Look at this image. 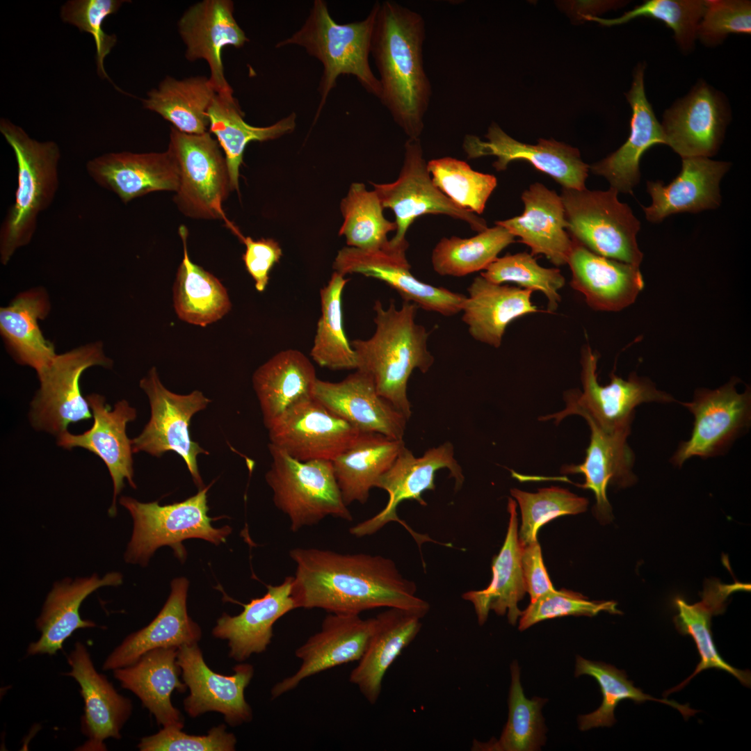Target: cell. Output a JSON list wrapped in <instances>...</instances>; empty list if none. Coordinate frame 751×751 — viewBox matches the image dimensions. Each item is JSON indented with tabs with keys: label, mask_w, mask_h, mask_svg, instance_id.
I'll list each match as a JSON object with an SVG mask.
<instances>
[{
	"label": "cell",
	"mask_w": 751,
	"mask_h": 751,
	"mask_svg": "<svg viewBox=\"0 0 751 751\" xmlns=\"http://www.w3.org/2000/svg\"><path fill=\"white\" fill-rule=\"evenodd\" d=\"M296 565L291 597L296 608L357 614L377 608H398L423 617L429 603L417 595L390 558L366 554H343L316 548H293Z\"/></svg>",
	"instance_id": "obj_1"
},
{
	"label": "cell",
	"mask_w": 751,
	"mask_h": 751,
	"mask_svg": "<svg viewBox=\"0 0 751 751\" xmlns=\"http://www.w3.org/2000/svg\"><path fill=\"white\" fill-rule=\"evenodd\" d=\"M421 15L392 1L379 2L371 53L380 74V100L408 138H419L432 89L423 60Z\"/></svg>",
	"instance_id": "obj_2"
},
{
	"label": "cell",
	"mask_w": 751,
	"mask_h": 751,
	"mask_svg": "<svg viewBox=\"0 0 751 751\" xmlns=\"http://www.w3.org/2000/svg\"><path fill=\"white\" fill-rule=\"evenodd\" d=\"M419 308L404 301L398 309L394 300L385 308L377 300L374 334L368 339L350 342L357 358L356 370L366 373L378 393L407 419L412 415L407 391L410 377L414 369L426 373L435 360L428 349L429 332L415 322Z\"/></svg>",
	"instance_id": "obj_3"
},
{
	"label": "cell",
	"mask_w": 751,
	"mask_h": 751,
	"mask_svg": "<svg viewBox=\"0 0 751 751\" xmlns=\"http://www.w3.org/2000/svg\"><path fill=\"white\" fill-rule=\"evenodd\" d=\"M379 1L363 20L339 24L331 17L327 3L315 0L303 25L276 47L298 45L323 65L318 91L320 101L315 115L319 116L331 90L342 74L354 76L366 92L378 99L381 86L369 60L373 31Z\"/></svg>",
	"instance_id": "obj_4"
},
{
	"label": "cell",
	"mask_w": 751,
	"mask_h": 751,
	"mask_svg": "<svg viewBox=\"0 0 751 751\" xmlns=\"http://www.w3.org/2000/svg\"><path fill=\"white\" fill-rule=\"evenodd\" d=\"M0 132L13 150L17 172L15 200L0 229V261L6 265L31 241L40 214L55 198L60 151L55 142L36 140L5 118L0 120Z\"/></svg>",
	"instance_id": "obj_5"
},
{
	"label": "cell",
	"mask_w": 751,
	"mask_h": 751,
	"mask_svg": "<svg viewBox=\"0 0 751 751\" xmlns=\"http://www.w3.org/2000/svg\"><path fill=\"white\" fill-rule=\"evenodd\" d=\"M210 486H204L183 501L165 506L158 501L142 503L129 496H121L120 503L129 511L134 522L125 561L145 566L155 551L163 546L172 547L177 558L184 561L186 551L182 542L186 539L200 538L216 545L225 542L232 528L212 526L214 518L207 514Z\"/></svg>",
	"instance_id": "obj_6"
},
{
	"label": "cell",
	"mask_w": 751,
	"mask_h": 751,
	"mask_svg": "<svg viewBox=\"0 0 751 751\" xmlns=\"http://www.w3.org/2000/svg\"><path fill=\"white\" fill-rule=\"evenodd\" d=\"M268 447L272 462L265 479L275 506L289 517L291 531L316 525L328 516L353 520L332 461H300L270 443Z\"/></svg>",
	"instance_id": "obj_7"
},
{
	"label": "cell",
	"mask_w": 751,
	"mask_h": 751,
	"mask_svg": "<svg viewBox=\"0 0 751 751\" xmlns=\"http://www.w3.org/2000/svg\"><path fill=\"white\" fill-rule=\"evenodd\" d=\"M607 191L563 188L566 229L572 239L605 257L639 266L643 254L636 235L640 223L630 207Z\"/></svg>",
	"instance_id": "obj_8"
},
{
	"label": "cell",
	"mask_w": 751,
	"mask_h": 751,
	"mask_svg": "<svg viewBox=\"0 0 751 751\" xmlns=\"http://www.w3.org/2000/svg\"><path fill=\"white\" fill-rule=\"evenodd\" d=\"M178 168L175 202L186 216L222 219L242 241L244 236L227 218L222 204L231 191L225 158L209 132L188 134L171 127L167 150Z\"/></svg>",
	"instance_id": "obj_9"
},
{
	"label": "cell",
	"mask_w": 751,
	"mask_h": 751,
	"mask_svg": "<svg viewBox=\"0 0 751 751\" xmlns=\"http://www.w3.org/2000/svg\"><path fill=\"white\" fill-rule=\"evenodd\" d=\"M599 355L589 346L581 353V379L583 391H567L564 396L565 408L552 414L541 417L540 421L555 419L558 424L571 414H586L601 428L607 431L631 429L635 408L645 403H671L675 401L669 394L659 390L647 378L636 373L627 380L611 373L609 384L602 386L597 380V366Z\"/></svg>",
	"instance_id": "obj_10"
},
{
	"label": "cell",
	"mask_w": 751,
	"mask_h": 751,
	"mask_svg": "<svg viewBox=\"0 0 751 751\" xmlns=\"http://www.w3.org/2000/svg\"><path fill=\"white\" fill-rule=\"evenodd\" d=\"M140 387L149 398L151 417L142 433L131 439L133 453L143 451L155 457L168 451L177 453L194 483L199 490L203 488L197 457L209 452L191 439L189 425L193 416L211 401L198 390L186 395L170 391L161 383L155 367L140 380Z\"/></svg>",
	"instance_id": "obj_11"
},
{
	"label": "cell",
	"mask_w": 751,
	"mask_h": 751,
	"mask_svg": "<svg viewBox=\"0 0 751 751\" xmlns=\"http://www.w3.org/2000/svg\"><path fill=\"white\" fill-rule=\"evenodd\" d=\"M447 469L453 478L455 490H459L464 483L462 469L454 457L453 445L446 442L429 449L420 457H416L405 446L402 449L389 469L378 479L376 487L386 491L389 496L385 507L373 517L350 528L356 537L371 535L387 524L396 522L401 524L414 538L421 549V544L435 542L427 535L412 530L397 515L398 506L405 500H414L422 506L427 503L422 497L426 491L435 490V476L438 470Z\"/></svg>",
	"instance_id": "obj_12"
},
{
	"label": "cell",
	"mask_w": 751,
	"mask_h": 751,
	"mask_svg": "<svg viewBox=\"0 0 751 751\" xmlns=\"http://www.w3.org/2000/svg\"><path fill=\"white\" fill-rule=\"evenodd\" d=\"M111 365L112 360L106 356L100 341L57 355L37 373L40 387L31 403L33 426L58 435L70 424L90 419V407L79 387L81 376L91 366L109 368Z\"/></svg>",
	"instance_id": "obj_13"
},
{
	"label": "cell",
	"mask_w": 751,
	"mask_h": 751,
	"mask_svg": "<svg viewBox=\"0 0 751 751\" xmlns=\"http://www.w3.org/2000/svg\"><path fill=\"white\" fill-rule=\"evenodd\" d=\"M371 184L383 208L394 213L396 230L389 240L393 244L406 240L407 229L416 218L428 214L444 215L464 221L478 233L487 228L483 218L456 205L435 185L420 138L406 140L403 166L396 181Z\"/></svg>",
	"instance_id": "obj_14"
},
{
	"label": "cell",
	"mask_w": 751,
	"mask_h": 751,
	"mask_svg": "<svg viewBox=\"0 0 751 751\" xmlns=\"http://www.w3.org/2000/svg\"><path fill=\"white\" fill-rule=\"evenodd\" d=\"M738 379L715 389H699L690 402H680L694 416L691 437L671 458L679 467L693 457L708 458L725 453L746 431L751 420V393L738 392Z\"/></svg>",
	"instance_id": "obj_15"
},
{
	"label": "cell",
	"mask_w": 751,
	"mask_h": 751,
	"mask_svg": "<svg viewBox=\"0 0 751 751\" xmlns=\"http://www.w3.org/2000/svg\"><path fill=\"white\" fill-rule=\"evenodd\" d=\"M406 240L369 249L344 247L333 262L334 270L343 275L360 273L380 280L395 289L405 302L445 316L461 312L466 296L419 280L411 273Z\"/></svg>",
	"instance_id": "obj_16"
},
{
	"label": "cell",
	"mask_w": 751,
	"mask_h": 751,
	"mask_svg": "<svg viewBox=\"0 0 751 751\" xmlns=\"http://www.w3.org/2000/svg\"><path fill=\"white\" fill-rule=\"evenodd\" d=\"M266 428L270 444L300 461H332L360 433L314 398L291 407Z\"/></svg>",
	"instance_id": "obj_17"
},
{
	"label": "cell",
	"mask_w": 751,
	"mask_h": 751,
	"mask_svg": "<svg viewBox=\"0 0 751 751\" xmlns=\"http://www.w3.org/2000/svg\"><path fill=\"white\" fill-rule=\"evenodd\" d=\"M177 662L183 681L190 690L184 706L191 717L216 711L232 727L252 720V710L244 695L254 675L252 665H236L232 675L216 673L206 664L197 643L179 647Z\"/></svg>",
	"instance_id": "obj_18"
},
{
	"label": "cell",
	"mask_w": 751,
	"mask_h": 751,
	"mask_svg": "<svg viewBox=\"0 0 751 751\" xmlns=\"http://www.w3.org/2000/svg\"><path fill=\"white\" fill-rule=\"evenodd\" d=\"M487 141L474 135H467L462 149L469 159L485 156H496L492 165L497 171L505 170L514 161L529 162L535 168L552 177L563 188L582 190L588 175L578 149L554 139L540 138L537 145L517 141L492 123L485 135Z\"/></svg>",
	"instance_id": "obj_19"
},
{
	"label": "cell",
	"mask_w": 751,
	"mask_h": 751,
	"mask_svg": "<svg viewBox=\"0 0 751 751\" xmlns=\"http://www.w3.org/2000/svg\"><path fill=\"white\" fill-rule=\"evenodd\" d=\"M729 120L725 99L704 82L665 111L661 127L665 144L682 159L717 152Z\"/></svg>",
	"instance_id": "obj_20"
},
{
	"label": "cell",
	"mask_w": 751,
	"mask_h": 751,
	"mask_svg": "<svg viewBox=\"0 0 751 751\" xmlns=\"http://www.w3.org/2000/svg\"><path fill=\"white\" fill-rule=\"evenodd\" d=\"M86 398L92 411V426L80 435L64 431L57 435L58 445L67 449H86L106 464L113 485V498L108 514L114 517L117 513L116 499L124 486V480L136 488L134 481L131 439L126 433L127 423L136 418V410L125 400L117 402L111 410L103 396L92 394Z\"/></svg>",
	"instance_id": "obj_21"
},
{
	"label": "cell",
	"mask_w": 751,
	"mask_h": 751,
	"mask_svg": "<svg viewBox=\"0 0 751 751\" xmlns=\"http://www.w3.org/2000/svg\"><path fill=\"white\" fill-rule=\"evenodd\" d=\"M67 660L71 670L64 675L78 683L84 702L81 731L87 740L77 750H106L105 740L121 738V730L131 715V700L119 694L106 676L96 670L81 642L74 644Z\"/></svg>",
	"instance_id": "obj_22"
},
{
	"label": "cell",
	"mask_w": 751,
	"mask_h": 751,
	"mask_svg": "<svg viewBox=\"0 0 751 751\" xmlns=\"http://www.w3.org/2000/svg\"><path fill=\"white\" fill-rule=\"evenodd\" d=\"M374 626V617L362 619L357 614L330 613L321 629L295 651L300 668L277 682L272 697L295 689L304 679L336 666L359 661L364 654Z\"/></svg>",
	"instance_id": "obj_23"
},
{
	"label": "cell",
	"mask_w": 751,
	"mask_h": 751,
	"mask_svg": "<svg viewBox=\"0 0 751 751\" xmlns=\"http://www.w3.org/2000/svg\"><path fill=\"white\" fill-rule=\"evenodd\" d=\"M179 33L186 45V58L203 59L210 70L209 78L216 93L233 95L222 61L226 46L243 47L249 40L234 17V3L229 0H204L191 6L178 23Z\"/></svg>",
	"instance_id": "obj_24"
},
{
	"label": "cell",
	"mask_w": 751,
	"mask_h": 751,
	"mask_svg": "<svg viewBox=\"0 0 751 751\" xmlns=\"http://www.w3.org/2000/svg\"><path fill=\"white\" fill-rule=\"evenodd\" d=\"M313 398L360 432L403 439L407 419L377 391L371 378L360 370L339 382L317 379Z\"/></svg>",
	"instance_id": "obj_25"
},
{
	"label": "cell",
	"mask_w": 751,
	"mask_h": 751,
	"mask_svg": "<svg viewBox=\"0 0 751 751\" xmlns=\"http://www.w3.org/2000/svg\"><path fill=\"white\" fill-rule=\"evenodd\" d=\"M583 417L590 430V444L584 461L579 465H565L564 474H581L585 483L578 486L593 492L596 504L595 514L602 523L612 520V508L606 490L611 484L619 487L631 486L636 481L633 472L635 455L627 443L631 429L609 432L601 428L589 416Z\"/></svg>",
	"instance_id": "obj_26"
},
{
	"label": "cell",
	"mask_w": 751,
	"mask_h": 751,
	"mask_svg": "<svg viewBox=\"0 0 751 751\" xmlns=\"http://www.w3.org/2000/svg\"><path fill=\"white\" fill-rule=\"evenodd\" d=\"M89 177L124 203L160 191L177 192L179 177L170 152L106 153L86 165Z\"/></svg>",
	"instance_id": "obj_27"
},
{
	"label": "cell",
	"mask_w": 751,
	"mask_h": 751,
	"mask_svg": "<svg viewBox=\"0 0 751 751\" xmlns=\"http://www.w3.org/2000/svg\"><path fill=\"white\" fill-rule=\"evenodd\" d=\"M567 264L572 272L570 286L597 311L626 308L645 286L639 266L599 255L575 241Z\"/></svg>",
	"instance_id": "obj_28"
},
{
	"label": "cell",
	"mask_w": 751,
	"mask_h": 751,
	"mask_svg": "<svg viewBox=\"0 0 751 751\" xmlns=\"http://www.w3.org/2000/svg\"><path fill=\"white\" fill-rule=\"evenodd\" d=\"M122 583V575L116 572H108L103 577L95 574L87 577L67 578L56 581L35 620L40 636L36 641L30 643L27 654L54 655L76 630L96 627L93 621L81 617L79 609L82 602L99 588L118 586Z\"/></svg>",
	"instance_id": "obj_29"
},
{
	"label": "cell",
	"mask_w": 751,
	"mask_h": 751,
	"mask_svg": "<svg viewBox=\"0 0 751 751\" xmlns=\"http://www.w3.org/2000/svg\"><path fill=\"white\" fill-rule=\"evenodd\" d=\"M730 163L706 157L682 159L679 174L668 185L661 181H647L652 204L643 207L646 218L660 223L681 212L697 213L714 209L721 202L719 184Z\"/></svg>",
	"instance_id": "obj_30"
},
{
	"label": "cell",
	"mask_w": 751,
	"mask_h": 751,
	"mask_svg": "<svg viewBox=\"0 0 751 751\" xmlns=\"http://www.w3.org/2000/svg\"><path fill=\"white\" fill-rule=\"evenodd\" d=\"M522 214L495 222L505 227L531 249V255H543L556 266L567 264L574 241L566 229L565 209L560 195L536 182L524 191Z\"/></svg>",
	"instance_id": "obj_31"
},
{
	"label": "cell",
	"mask_w": 751,
	"mask_h": 751,
	"mask_svg": "<svg viewBox=\"0 0 751 751\" xmlns=\"http://www.w3.org/2000/svg\"><path fill=\"white\" fill-rule=\"evenodd\" d=\"M170 587V594L156 617L144 628L127 636L106 657L102 670L130 665L154 649L179 648L198 643L201 629L187 612L188 581L184 577L175 579Z\"/></svg>",
	"instance_id": "obj_32"
},
{
	"label": "cell",
	"mask_w": 751,
	"mask_h": 751,
	"mask_svg": "<svg viewBox=\"0 0 751 751\" xmlns=\"http://www.w3.org/2000/svg\"><path fill=\"white\" fill-rule=\"evenodd\" d=\"M644 66L635 70L631 88L627 94L632 110L627 140L604 159L589 165L595 175L605 177L618 193H632L640 181L639 163L651 147L665 144L661 124L648 102L644 86Z\"/></svg>",
	"instance_id": "obj_33"
},
{
	"label": "cell",
	"mask_w": 751,
	"mask_h": 751,
	"mask_svg": "<svg viewBox=\"0 0 751 751\" xmlns=\"http://www.w3.org/2000/svg\"><path fill=\"white\" fill-rule=\"evenodd\" d=\"M292 579L289 576L279 585H268L264 596L241 604V613L235 616L223 613L217 620L212 633L215 638L228 640L231 658L243 662L253 654L266 651L275 622L296 608L291 597Z\"/></svg>",
	"instance_id": "obj_34"
},
{
	"label": "cell",
	"mask_w": 751,
	"mask_h": 751,
	"mask_svg": "<svg viewBox=\"0 0 751 751\" xmlns=\"http://www.w3.org/2000/svg\"><path fill=\"white\" fill-rule=\"evenodd\" d=\"M178 648H156L144 654L134 663L113 670V677L123 688L131 691L154 715L158 725L183 728L184 719L171 702L172 693H184L177 664Z\"/></svg>",
	"instance_id": "obj_35"
},
{
	"label": "cell",
	"mask_w": 751,
	"mask_h": 751,
	"mask_svg": "<svg viewBox=\"0 0 751 751\" xmlns=\"http://www.w3.org/2000/svg\"><path fill=\"white\" fill-rule=\"evenodd\" d=\"M422 617L410 611L388 608L374 617V626L366 647L349 675L371 704L378 701L384 677L403 649L419 633Z\"/></svg>",
	"instance_id": "obj_36"
},
{
	"label": "cell",
	"mask_w": 751,
	"mask_h": 751,
	"mask_svg": "<svg viewBox=\"0 0 751 751\" xmlns=\"http://www.w3.org/2000/svg\"><path fill=\"white\" fill-rule=\"evenodd\" d=\"M750 590V585L748 583L735 581L734 583L725 584L718 580L710 579L704 583L700 602L689 604L682 598L675 599V605L678 610V614L673 619L675 627L680 633L692 637L700 654V661L690 677L667 691L663 695L667 696L681 690L701 671L713 668L732 674L743 685L750 686V672L736 669L723 660L716 649L711 631L712 616L725 611L728 597L736 591Z\"/></svg>",
	"instance_id": "obj_37"
},
{
	"label": "cell",
	"mask_w": 751,
	"mask_h": 751,
	"mask_svg": "<svg viewBox=\"0 0 751 751\" xmlns=\"http://www.w3.org/2000/svg\"><path fill=\"white\" fill-rule=\"evenodd\" d=\"M462 319L476 341L499 348L514 320L540 312L531 302L533 291L495 284L481 275L467 288Z\"/></svg>",
	"instance_id": "obj_38"
},
{
	"label": "cell",
	"mask_w": 751,
	"mask_h": 751,
	"mask_svg": "<svg viewBox=\"0 0 751 751\" xmlns=\"http://www.w3.org/2000/svg\"><path fill=\"white\" fill-rule=\"evenodd\" d=\"M317 379L310 360L296 349L281 350L259 366L252 385L266 428L291 407L313 398Z\"/></svg>",
	"instance_id": "obj_39"
},
{
	"label": "cell",
	"mask_w": 751,
	"mask_h": 751,
	"mask_svg": "<svg viewBox=\"0 0 751 751\" xmlns=\"http://www.w3.org/2000/svg\"><path fill=\"white\" fill-rule=\"evenodd\" d=\"M516 508L515 501L508 498L510 518L507 533L501 549L492 559V578L490 584L483 590L468 591L462 596L473 604L480 625L486 622L491 610L499 615H503L508 611V620L512 625L516 624L522 613L517 604L523 599L526 589Z\"/></svg>",
	"instance_id": "obj_40"
},
{
	"label": "cell",
	"mask_w": 751,
	"mask_h": 751,
	"mask_svg": "<svg viewBox=\"0 0 751 751\" xmlns=\"http://www.w3.org/2000/svg\"><path fill=\"white\" fill-rule=\"evenodd\" d=\"M47 291L36 287L20 293L0 309V332L8 350L19 364L39 372L57 355L54 344L40 330L38 320L50 312Z\"/></svg>",
	"instance_id": "obj_41"
},
{
	"label": "cell",
	"mask_w": 751,
	"mask_h": 751,
	"mask_svg": "<svg viewBox=\"0 0 751 751\" xmlns=\"http://www.w3.org/2000/svg\"><path fill=\"white\" fill-rule=\"evenodd\" d=\"M405 446L378 433L360 432L353 444L339 454L332 465L343 500L348 506L353 502L365 503L370 490L392 465Z\"/></svg>",
	"instance_id": "obj_42"
},
{
	"label": "cell",
	"mask_w": 751,
	"mask_h": 751,
	"mask_svg": "<svg viewBox=\"0 0 751 751\" xmlns=\"http://www.w3.org/2000/svg\"><path fill=\"white\" fill-rule=\"evenodd\" d=\"M209 130L225 154L232 190H239V168L247 145L267 141L292 132L296 115L292 113L268 127H255L243 120V113L233 95L216 93L207 111Z\"/></svg>",
	"instance_id": "obj_43"
},
{
	"label": "cell",
	"mask_w": 751,
	"mask_h": 751,
	"mask_svg": "<svg viewBox=\"0 0 751 751\" xmlns=\"http://www.w3.org/2000/svg\"><path fill=\"white\" fill-rule=\"evenodd\" d=\"M179 233L183 242L184 257L173 286L174 307L183 321L205 327L227 314L232 303L220 281L190 259L188 232L184 225L179 227Z\"/></svg>",
	"instance_id": "obj_44"
},
{
	"label": "cell",
	"mask_w": 751,
	"mask_h": 751,
	"mask_svg": "<svg viewBox=\"0 0 751 751\" xmlns=\"http://www.w3.org/2000/svg\"><path fill=\"white\" fill-rule=\"evenodd\" d=\"M216 92L209 79L197 76L184 79L167 76L143 99L145 108L169 121L178 131L188 134L207 132V111Z\"/></svg>",
	"instance_id": "obj_45"
},
{
	"label": "cell",
	"mask_w": 751,
	"mask_h": 751,
	"mask_svg": "<svg viewBox=\"0 0 751 751\" xmlns=\"http://www.w3.org/2000/svg\"><path fill=\"white\" fill-rule=\"evenodd\" d=\"M348 281L334 271L320 291L321 314L310 356L321 367L331 370H356L358 366L355 351L343 326L341 296Z\"/></svg>",
	"instance_id": "obj_46"
},
{
	"label": "cell",
	"mask_w": 751,
	"mask_h": 751,
	"mask_svg": "<svg viewBox=\"0 0 751 751\" xmlns=\"http://www.w3.org/2000/svg\"><path fill=\"white\" fill-rule=\"evenodd\" d=\"M515 236L496 225L470 238L444 237L435 246L431 256L434 270L442 276L463 277L485 270Z\"/></svg>",
	"instance_id": "obj_47"
},
{
	"label": "cell",
	"mask_w": 751,
	"mask_h": 751,
	"mask_svg": "<svg viewBox=\"0 0 751 751\" xmlns=\"http://www.w3.org/2000/svg\"><path fill=\"white\" fill-rule=\"evenodd\" d=\"M510 670L507 723L499 739H492L487 743H474V750L533 751L539 750L544 743L546 727L541 709L547 700L526 698L520 683V671L517 661L512 663Z\"/></svg>",
	"instance_id": "obj_48"
},
{
	"label": "cell",
	"mask_w": 751,
	"mask_h": 751,
	"mask_svg": "<svg viewBox=\"0 0 751 751\" xmlns=\"http://www.w3.org/2000/svg\"><path fill=\"white\" fill-rule=\"evenodd\" d=\"M586 675L594 677L598 682L603 695L601 706L595 711L579 717V729L588 730L599 727H611L615 722L614 711L623 700H631L640 704L647 700H654L668 704L679 710L686 720L697 712L691 709L688 704H680L673 700L656 699L647 695L640 688H636L633 682L627 679L623 670L602 662L592 661L576 656L575 676Z\"/></svg>",
	"instance_id": "obj_49"
},
{
	"label": "cell",
	"mask_w": 751,
	"mask_h": 751,
	"mask_svg": "<svg viewBox=\"0 0 751 751\" xmlns=\"http://www.w3.org/2000/svg\"><path fill=\"white\" fill-rule=\"evenodd\" d=\"M343 223L339 231L349 247L380 248L389 241L387 234L396 230V224L385 218L384 208L376 192L362 183H353L340 205Z\"/></svg>",
	"instance_id": "obj_50"
},
{
	"label": "cell",
	"mask_w": 751,
	"mask_h": 751,
	"mask_svg": "<svg viewBox=\"0 0 751 751\" xmlns=\"http://www.w3.org/2000/svg\"><path fill=\"white\" fill-rule=\"evenodd\" d=\"M427 168L435 185L460 207L481 214L497 185L493 175L476 171L452 157L432 159Z\"/></svg>",
	"instance_id": "obj_51"
},
{
	"label": "cell",
	"mask_w": 751,
	"mask_h": 751,
	"mask_svg": "<svg viewBox=\"0 0 751 751\" xmlns=\"http://www.w3.org/2000/svg\"><path fill=\"white\" fill-rule=\"evenodd\" d=\"M533 256L519 252L497 257L481 275L495 284L511 282L524 289L542 292L547 299V312L552 313L561 300L559 291L565 284V277L556 268L539 265Z\"/></svg>",
	"instance_id": "obj_52"
},
{
	"label": "cell",
	"mask_w": 751,
	"mask_h": 751,
	"mask_svg": "<svg viewBox=\"0 0 751 751\" xmlns=\"http://www.w3.org/2000/svg\"><path fill=\"white\" fill-rule=\"evenodd\" d=\"M510 494L521 510L518 538L522 547L537 540L538 531L544 524L562 515L583 512L588 505L587 499L559 487L539 489L536 493L513 488Z\"/></svg>",
	"instance_id": "obj_53"
},
{
	"label": "cell",
	"mask_w": 751,
	"mask_h": 751,
	"mask_svg": "<svg viewBox=\"0 0 751 751\" xmlns=\"http://www.w3.org/2000/svg\"><path fill=\"white\" fill-rule=\"evenodd\" d=\"M705 10V1L701 0H649L619 18L601 19L587 16L586 18L603 25L611 26L627 22L638 17H648L660 20L670 28L676 42L684 50L694 46L698 24Z\"/></svg>",
	"instance_id": "obj_54"
},
{
	"label": "cell",
	"mask_w": 751,
	"mask_h": 751,
	"mask_svg": "<svg viewBox=\"0 0 751 751\" xmlns=\"http://www.w3.org/2000/svg\"><path fill=\"white\" fill-rule=\"evenodd\" d=\"M124 2L120 0H70L60 8L63 21L92 35L96 46L98 74L108 79L104 61L115 45L117 38L115 35L106 33L102 24L105 19L116 13Z\"/></svg>",
	"instance_id": "obj_55"
},
{
	"label": "cell",
	"mask_w": 751,
	"mask_h": 751,
	"mask_svg": "<svg viewBox=\"0 0 751 751\" xmlns=\"http://www.w3.org/2000/svg\"><path fill=\"white\" fill-rule=\"evenodd\" d=\"M613 601H590L581 593L562 589L549 592L531 602L520 616L519 629L524 631L546 620L568 615H597L601 611L621 614Z\"/></svg>",
	"instance_id": "obj_56"
},
{
	"label": "cell",
	"mask_w": 751,
	"mask_h": 751,
	"mask_svg": "<svg viewBox=\"0 0 751 751\" xmlns=\"http://www.w3.org/2000/svg\"><path fill=\"white\" fill-rule=\"evenodd\" d=\"M750 33V1H705V10L697 29V38L704 44L716 45L730 33Z\"/></svg>",
	"instance_id": "obj_57"
},
{
	"label": "cell",
	"mask_w": 751,
	"mask_h": 751,
	"mask_svg": "<svg viewBox=\"0 0 751 751\" xmlns=\"http://www.w3.org/2000/svg\"><path fill=\"white\" fill-rule=\"evenodd\" d=\"M236 738L225 725L212 727L207 735H189L177 727H165L140 739L141 751H233Z\"/></svg>",
	"instance_id": "obj_58"
},
{
	"label": "cell",
	"mask_w": 751,
	"mask_h": 751,
	"mask_svg": "<svg viewBox=\"0 0 751 751\" xmlns=\"http://www.w3.org/2000/svg\"><path fill=\"white\" fill-rule=\"evenodd\" d=\"M242 242L245 245L243 255L245 268L255 281L256 289L262 292L268 283L272 268L282 255V248L273 239L253 240L247 236L243 238Z\"/></svg>",
	"instance_id": "obj_59"
},
{
	"label": "cell",
	"mask_w": 751,
	"mask_h": 751,
	"mask_svg": "<svg viewBox=\"0 0 751 751\" xmlns=\"http://www.w3.org/2000/svg\"><path fill=\"white\" fill-rule=\"evenodd\" d=\"M521 562L524 586L531 597V602L555 590L544 567L538 540L522 547Z\"/></svg>",
	"instance_id": "obj_60"
}]
</instances>
